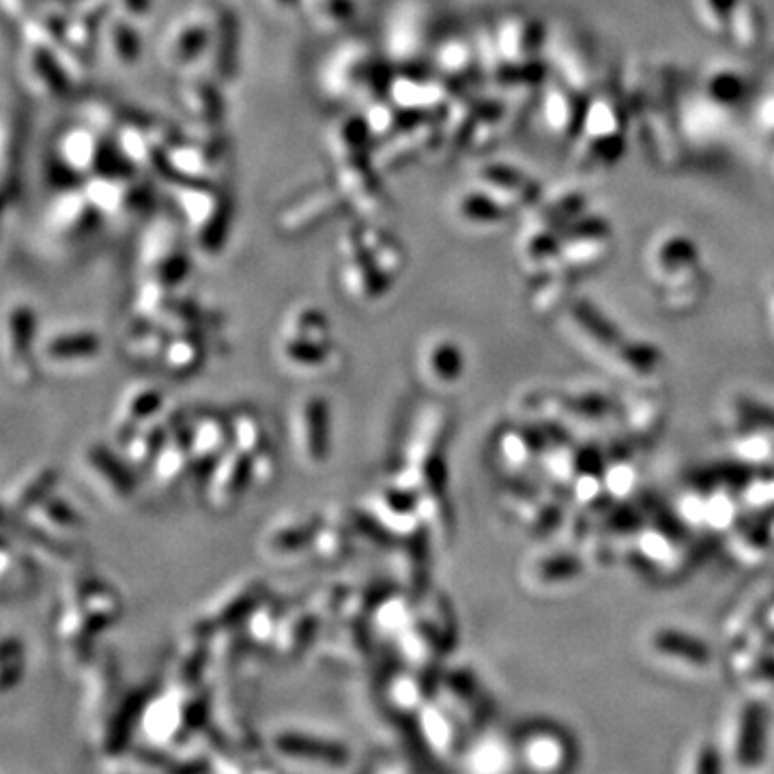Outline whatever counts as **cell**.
<instances>
[{
	"instance_id": "cell-1",
	"label": "cell",
	"mask_w": 774,
	"mask_h": 774,
	"mask_svg": "<svg viewBox=\"0 0 774 774\" xmlns=\"http://www.w3.org/2000/svg\"><path fill=\"white\" fill-rule=\"evenodd\" d=\"M274 360L282 372L301 381L338 375L344 351L329 314L314 301H301L284 314L274 338Z\"/></svg>"
},
{
	"instance_id": "cell-2",
	"label": "cell",
	"mask_w": 774,
	"mask_h": 774,
	"mask_svg": "<svg viewBox=\"0 0 774 774\" xmlns=\"http://www.w3.org/2000/svg\"><path fill=\"white\" fill-rule=\"evenodd\" d=\"M123 618V598L112 583L84 577L71 583L56 615V637L69 665L86 667L93 658V641Z\"/></svg>"
},
{
	"instance_id": "cell-3",
	"label": "cell",
	"mask_w": 774,
	"mask_h": 774,
	"mask_svg": "<svg viewBox=\"0 0 774 774\" xmlns=\"http://www.w3.org/2000/svg\"><path fill=\"white\" fill-rule=\"evenodd\" d=\"M211 699L200 684L170 682L142 706L138 734L149 747L172 753L209 727Z\"/></svg>"
},
{
	"instance_id": "cell-4",
	"label": "cell",
	"mask_w": 774,
	"mask_h": 774,
	"mask_svg": "<svg viewBox=\"0 0 774 774\" xmlns=\"http://www.w3.org/2000/svg\"><path fill=\"white\" fill-rule=\"evenodd\" d=\"M267 753L295 774H342L351 768L347 742L304 727H278L269 734Z\"/></svg>"
},
{
	"instance_id": "cell-5",
	"label": "cell",
	"mask_w": 774,
	"mask_h": 774,
	"mask_svg": "<svg viewBox=\"0 0 774 774\" xmlns=\"http://www.w3.org/2000/svg\"><path fill=\"white\" fill-rule=\"evenodd\" d=\"M289 443L295 461L306 471L327 467L334 452V409L323 394L299 396L289 409Z\"/></svg>"
},
{
	"instance_id": "cell-6",
	"label": "cell",
	"mask_w": 774,
	"mask_h": 774,
	"mask_svg": "<svg viewBox=\"0 0 774 774\" xmlns=\"http://www.w3.org/2000/svg\"><path fill=\"white\" fill-rule=\"evenodd\" d=\"M338 286L342 297L357 308H377L396 286L366 250L357 228L344 233L338 243Z\"/></svg>"
},
{
	"instance_id": "cell-7",
	"label": "cell",
	"mask_w": 774,
	"mask_h": 774,
	"mask_svg": "<svg viewBox=\"0 0 774 774\" xmlns=\"http://www.w3.org/2000/svg\"><path fill=\"white\" fill-rule=\"evenodd\" d=\"M39 336L37 310L24 299L7 304L3 319V366L16 390H31L41 377L43 370L37 357Z\"/></svg>"
},
{
	"instance_id": "cell-8",
	"label": "cell",
	"mask_w": 774,
	"mask_h": 774,
	"mask_svg": "<svg viewBox=\"0 0 774 774\" xmlns=\"http://www.w3.org/2000/svg\"><path fill=\"white\" fill-rule=\"evenodd\" d=\"M78 471L84 484L110 508H125L134 501L138 482L136 471L117 446L91 441L80 450Z\"/></svg>"
},
{
	"instance_id": "cell-9",
	"label": "cell",
	"mask_w": 774,
	"mask_h": 774,
	"mask_svg": "<svg viewBox=\"0 0 774 774\" xmlns=\"http://www.w3.org/2000/svg\"><path fill=\"white\" fill-rule=\"evenodd\" d=\"M16 525L46 549L67 551L86 532V519L78 504L61 486L28 510Z\"/></svg>"
},
{
	"instance_id": "cell-10",
	"label": "cell",
	"mask_w": 774,
	"mask_h": 774,
	"mask_svg": "<svg viewBox=\"0 0 774 774\" xmlns=\"http://www.w3.org/2000/svg\"><path fill=\"white\" fill-rule=\"evenodd\" d=\"M37 357L41 370L76 375L99 364L104 357V338L91 325H59L39 336Z\"/></svg>"
},
{
	"instance_id": "cell-11",
	"label": "cell",
	"mask_w": 774,
	"mask_h": 774,
	"mask_svg": "<svg viewBox=\"0 0 774 774\" xmlns=\"http://www.w3.org/2000/svg\"><path fill=\"white\" fill-rule=\"evenodd\" d=\"M323 521V514L286 512L267 523L256 540L258 555L267 564L280 568L299 566L312 557V542Z\"/></svg>"
},
{
	"instance_id": "cell-12",
	"label": "cell",
	"mask_w": 774,
	"mask_h": 774,
	"mask_svg": "<svg viewBox=\"0 0 774 774\" xmlns=\"http://www.w3.org/2000/svg\"><path fill=\"white\" fill-rule=\"evenodd\" d=\"M205 506L213 514H231L239 508L252 486V456L241 452L237 446H228L205 480L200 482Z\"/></svg>"
},
{
	"instance_id": "cell-13",
	"label": "cell",
	"mask_w": 774,
	"mask_h": 774,
	"mask_svg": "<svg viewBox=\"0 0 774 774\" xmlns=\"http://www.w3.org/2000/svg\"><path fill=\"white\" fill-rule=\"evenodd\" d=\"M140 263L145 280L164 284L168 289H177L190 269L183 241L168 222L155 226L147 235L140 250Z\"/></svg>"
},
{
	"instance_id": "cell-14",
	"label": "cell",
	"mask_w": 774,
	"mask_h": 774,
	"mask_svg": "<svg viewBox=\"0 0 774 774\" xmlns=\"http://www.w3.org/2000/svg\"><path fill=\"white\" fill-rule=\"evenodd\" d=\"M170 407L172 405L168 403V398L160 385L149 381L129 385L119 396L110 418L114 446H121V443L127 437H132L138 428L157 420Z\"/></svg>"
},
{
	"instance_id": "cell-15",
	"label": "cell",
	"mask_w": 774,
	"mask_h": 774,
	"mask_svg": "<svg viewBox=\"0 0 774 774\" xmlns=\"http://www.w3.org/2000/svg\"><path fill=\"white\" fill-rule=\"evenodd\" d=\"M192 476L205 480L209 469L220 461V456L231 446V422L228 411L203 409L188 415Z\"/></svg>"
},
{
	"instance_id": "cell-16",
	"label": "cell",
	"mask_w": 774,
	"mask_h": 774,
	"mask_svg": "<svg viewBox=\"0 0 774 774\" xmlns=\"http://www.w3.org/2000/svg\"><path fill=\"white\" fill-rule=\"evenodd\" d=\"M415 370L430 390H450L465 372L463 349L446 334L428 336L415 355Z\"/></svg>"
},
{
	"instance_id": "cell-17",
	"label": "cell",
	"mask_w": 774,
	"mask_h": 774,
	"mask_svg": "<svg viewBox=\"0 0 774 774\" xmlns=\"http://www.w3.org/2000/svg\"><path fill=\"white\" fill-rule=\"evenodd\" d=\"M261 583L254 579H246L233 587H228L218 598L213 600V605L200 615L194 633H207L218 635L220 630H231L237 624H243L248 620V615L254 611L258 602L263 600V590L258 587Z\"/></svg>"
},
{
	"instance_id": "cell-18",
	"label": "cell",
	"mask_w": 774,
	"mask_h": 774,
	"mask_svg": "<svg viewBox=\"0 0 774 774\" xmlns=\"http://www.w3.org/2000/svg\"><path fill=\"white\" fill-rule=\"evenodd\" d=\"M61 486V471L50 463H37L24 469L3 495V514L7 523H16L37 501Z\"/></svg>"
},
{
	"instance_id": "cell-19",
	"label": "cell",
	"mask_w": 774,
	"mask_h": 774,
	"mask_svg": "<svg viewBox=\"0 0 774 774\" xmlns=\"http://www.w3.org/2000/svg\"><path fill=\"white\" fill-rule=\"evenodd\" d=\"M147 471L151 473L153 484L162 491L177 489L179 484L192 476L188 415H181V420L172 426L164 446L155 454Z\"/></svg>"
},
{
	"instance_id": "cell-20",
	"label": "cell",
	"mask_w": 774,
	"mask_h": 774,
	"mask_svg": "<svg viewBox=\"0 0 774 774\" xmlns=\"http://www.w3.org/2000/svg\"><path fill=\"white\" fill-rule=\"evenodd\" d=\"M209 357V342L205 332L198 329H181L172 332L160 360V370L172 379H190L205 368Z\"/></svg>"
},
{
	"instance_id": "cell-21",
	"label": "cell",
	"mask_w": 774,
	"mask_h": 774,
	"mask_svg": "<svg viewBox=\"0 0 774 774\" xmlns=\"http://www.w3.org/2000/svg\"><path fill=\"white\" fill-rule=\"evenodd\" d=\"M478 188L489 192L493 198H497L501 205L512 207V205H525L532 203L538 183L523 175L521 170H514L504 164H493L478 170Z\"/></svg>"
},
{
	"instance_id": "cell-22",
	"label": "cell",
	"mask_w": 774,
	"mask_h": 774,
	"mask_svg": "<svg viewBox=\"0 0 774 774\" xmlns=\"http://www.w3.org/2000/svg\"><path fill=\"white\" fill-rule=\"evenodd\" d=\"M355 525L353 512L349 514H323V521L312 542V557L321 564H340L355 551Z\"/></svg>"
},
{
	"instance_id": "cell-23",
	"label": "cell",
	"mask_w": 774,
	"mask_h": 774,
	"mask_svg": "<svg viewBox=\"0 0 774 774\" xmlns=\"http://www.w3.org/2000/svg\"><path fill=\"white\" fill-rule=\"evenodd\" d=\"M381 693L385 708L398 716H415L430 701L422 671L413 667L392 671L390 676L385 678Z\"/></svg>"
},
{
	"instance_id": "cell-24",
	"label": "cell",
	"mask_w": 774,
	"mask_h": 774,
	"mask_svg": "<svg viewBox=\"0 0 774 774\" xmlns=\"http://www.w3.org/2000/svg\"><path fill=\"white\" fill-rule=\"evenodd\" d=\"M415 607H418V602H413V598L407 592L394 590V592L381 594L375 605H372L366 620L372 637L394 643L396 637L411 624Z\"/></svg>"
},
{
	"instance_id": "cell-25",
	"label": "cell",
	"mask_w": 774,
	"mask_h": 774,
	"mask_svg": "<svg viewBox=\"0 0 774 774\" xmlns=\"http://www.w3.org/2000/svg\"><path fill=\"white\" fill-rule=\"evenodd\" d=\"M168 336L166 329L155 321L134 317V321L123 329L121 351L132 364L160 366Z\"/></svg>"
},
{
	"instance_id": "cell-26",
	"label": "cell",
	"mask_w": 774,
	"mask_h": 774,
	"mask_svg": "<svg viewBox=\"0 0 774 774\" xmlns=\"http://www.w3.org/2000/svg\"><path fill=\"white\" fill-rule=\"evenodd\" d=\"M106 774H196L179 759L166 753L157 751L153 747L149 749H123L121 753L104 759Z\"/></svg>"
},
{
	"instance_id": "cell-27",
	"label": "cell",
	"mask_w": 774,
	"mask_h": 774,
	"mask_svg": "<svg viewBox=\"0 0 774 774\" xmlns=\"http://www.w3.org/2000/svg\"><path fill=\"white\" fill-rule=\"evenodd\" d=\"M415 719H418V736L422 738V744L430 753L441 759H446L454 753L458 740L456 723L454 714L446 706L439 704L437 699H430L428 704L415 714Z\"/></svg>"
},
{
	"instance_id": "cell-28",
	"label": "cell",
	"mask_w": 774,
	"mask_h": 774,
	"mask_svg": "<svg viewBox=\"0 0 774 774\" xmlns=\"http://www.w3.org/2000/svg\"><path fill=\"white\" fill-rule=\"evenodd\" d=\"M317 624L319 620L312 609H306V607L286 609L282 613L276 641L271 645V650H274L280 658H286V661L304 654L312 637L317 635Z\"/></svg>"
},
{
	"instance_id": "cell-29",
	"label": "cell",
	"mask_w": 774,
	"mask_h": 774,
	"mask_svg": "<svg viewBox=\"0 0 774 774\" xmlns=\"http://www.w3.org/2000/svg\"><path fill=\"white\" fill-rule=\"evenodd\" d=\"M37 559L31 549H20L18 544L13 547V540L5 534L3 542V594L22 596L28 590H33L37 583Z\"/></svg>"
},
{
	"instance_id": "cell-30",
	"label": "cell",
	"mask_w": 774,
	"mask_h": 774,
	"mask_svg": "<svg viewBox=\"0 0 774 774\" xmlns=\"http://www.w3.org/2000/svg\"><path fill=\"white\" fill-rule=\"evenodd\" d=\"M370 626L362 630V626H353L344 622V626L332 630V637H327L325 645V658L329 665L336 667H353L364 663V658L368 654V643H370Z\"/></svg>"
},
{
	"instance_id": "cell-31",
	"label": "cell",
	"mask_w": 774,
	"mask_h": 774,
	"mask_svg": "<svg viewBox=\"0 0 774 774\" xmlns=\"http://www.w3.org/2000/svg\"><path fill=\"white\" fill-rule=\"evenodd\" d=\"M228 422H231V443L248 456H254L271 443L261 413L250 405H237L228 411Z\"/></svg>"
},
{
	"instance_id": "cell-32",
	"label": "cell",
	"mask_w": 774,
	"mask_h": 774,
	"mask_svg": "<svg viewBox=\"0 0 774 774\" xmlns=\"http://www.w3.org/2000/svg\"><path fill=\"white\" fill-rule=\"evenodd\" d=\"M506 213L508 207L501 205L489 192L480 190L478 185L471 192H463L454 203L456 220H461L467 226H497L506 218Z\"/></svg>"
},
{
	"instance_id": "cell-33",
	"label": "cell",
	"mask_w": 774,
	"mask_h": 774,
	"mask_svg": "<svg viewBox=\"0 0 774 774\" xmlns=\"http://www.w3.org/2000/svg\"><path fill=\"white\" fill-rule=\"evenodd\" d=\"M203 39V20L181 18L175 26L168 28L164 37V61L168 65H185L198 52V41ZM200 56V54H198Z\"/></svg>"
},
{
	"instance_id": "cell-34",
	"label": "cell",
	"mask_w": 774,
	"mask_h": 774,
	"mask_svg": "<svg viewBox=\"0 0 774 774\" xmlns=\"http://www.w3.org/2000/svg\"><path fill=\"white\" fill-rule=\"evenodd\" d=\"M544 121L555 134H566L579 121V108L570 86H551L544 95Z\"/></svg>"
},
{
	"instance_id": "cell-35",
	"label": "cell",
	"mask_w": 774,
	"mask_h": 774,
	"mask_svg": "<svg viewBox=\"0 0 774 774\" xmlns=\"http://www.w3.org/2000/svg\"><path fill=\"white\" fill-rule=\"evenodd\" d=\"M282 613L284 611L276 605V602L263 598L248 615V620L243 622V633H246V639L258 645V648L271 650V645L276 641Z\"/></svg>"
},
{
	"instance_id": "cell-36",
	"label": "cell",
	"mask_w": 774,
	"mask_h": 774,
	"mask_svg": "<svg viewBox=\"0 0 774 774\" xmlns=\"http://www.w3.org/2000/svg\"><path fill=\"white\" fill-rule=\"evenodd\" d=\"M93 209L89 203H82L80 198H76L71 203L69 196L59 203V211H56L54 218H50V233L61 235L63 239H76L80 235H89L91 226H93Z\"/></svg>"
},
{
	"instance_id": "cell-37",
	"label": "cell",
	"mask_w": 774,
	"mask_h": 774,
	"mask_svg": "<svg viewBox=\"0 0 774 774\" xmlns=\"http://www.w3.org/2000/svg\"><path fill=\"white\" fill-rule=\"evenodd\" d=\"M392 28H403L405 35H400L390 41V48L396 50L394 54H403L411 56L418 54L415 50H420L424 43V33H426V13L422 7L411 5L403 7V11L398 13V18L394 16Z\"/></svg>"
},
{
	"instance_id": "cell-38",
	"label": "cell",
	"mask_w": 774,
	"mask_h": 774,
	"mask_svg": "<svg viewBox=\"0 0 774 774\" xmlns=\"http://www.w3.org/2000/svg\"><path fill=\"white\" fill-rule=\"evenodd\" d=\"M727 35L742 50H753L762 39V20L751 0H738L727 24Z\"/></svg>"
},
{
	"instance_id": "cell-39",
	"label": "cell",
	"mask_w": 774,
	"mask_h": 774,
	"mask_svg": "<svg viewBox=\"0 0 774 774\" xmlns=\"http://www.w3.org/2000/svg\"><path fill=\"white\" fill-rule=\"evenodd\" d=\"M310 18L321 31L334 33L355 20V0H306Z\"/></svg>"
},
{
	"instance_id": "cell-40",
	"label": "cell",
	"mask_w": 774,
	"mask_h": 774,
	"mask_svg": "<svg viewBox=\"0 0 774 774\" xmlns=\"http://www.w3.org/2000/svg\"><path fill=\"white\" fill-rule=\"evenodd\" d=\"M3 678H0V686L3 693H11L13 686L20 684L26 671V648L20 637L7 635L3 639Z\"/></svg>"
},
{
	"instance_id": "cell-41",
	"label": "cell",
	"mask_w": 774,
	"mask_h": 774,
	"mask_svg": "<svg viewBox=\"0 0 774 774\" xmlns=\"http://www.w3.org/2000/svg\"><path fill=\"white\" fill-rule=\"evenodd\" d=\"M443 95L441 86L433 84L428 80L420 78H409V80H400V89L398 95H394L398 106H409V108H422V106H433L439 102Z\"/></svg>"
},
{
	"instance_id": "cell-42",
	"label": "cell",
	"mask_w": 774,
	"mask_h": 774,
	"mask_svg": "<svg viewBox=\"0 0 774 774\" xmlns=\"http://www.w3.org/2000/svg\"><path fill=\"white\" fill-rule=\"evenodd\" d=\"M473 59H476V54L463 41H450L437 52V63L448 78L467 76L473 67Z\"/></svg>"
},
{
	"instance_id": "cell-43",
	"label": "cell",
	"mask_w": 774,
	"mask_h": 774,
	"mask_svg": "<svg viewBox=\"0 0 774 774\" xmlns=\"http://www.w3.org/2000/svg\"><path fill=\"white\" fill-rule=\"evenodd\" d=\"M738 0H697L699 18L712 33H727V24L734 13Z\"/></svg>"
},
{
	"instance_id": "cell-44",
	"label": "cell",
	"mask_w": 774,
	"mask_h": 774,
	"mask_svg": "<svg viewBox=\"0 0 774 774\" xmlns=\"http://www.w3.org/2000/svg\"><path fill=\"white\" fill-rule=\"evenodd\" d=\"M108 39H110V54L117 63L121 65L134 63L136 56H140V46H136V37L129 33V28L125 24H112L108 28Z\"/></svg>"
},
{
	"instance_id": "cell-45",
	"label": "cell",
	"mask_w": 774,
	"mask_h": 774,
	"mask_svg": "<svg viewBox=\"0 0 774 774\" xmlns=\"http://www.w3.org/2000/svg\"><path fill=\"white\" fill-rule=\"evenodd\" d=\"M65 157L74 166H89L95 160V136L91 132H74L67 136Z\"/></svg>"
},
{
	"instance_id": "cell-46",
	"label": "cell",
	"mask_w": 774,
	"mask_h": 774,
	"mask_svg": "<svg viewBox=\"0 0 774 774\" xmlns=\"http://www.w3.org/2000/svg\"><path fill=\"white\" fill-rule=\"evenodd\" d=\"M362 774H418L409 757L405 755H381L362 768Z\"/></svg>"
},
{
	"instance_id": "cell-47",
	"label": "cell",
	"mask_w": 774,
	"mask_h": 774,
	"mask_svg": "<svg viewBox=\"0 0 774 774\" xmlns=\"http://www.w3.org/2000/svg\"><path fill=\"white\" fill-rule=\"evenodd\" d=\"M205 93H207V104H198V106H192L188 110L198 114V117H205V112H207V117H213V114L218 112V108H211V99H213V86H211V82L205 84ZM192 99H196V102H205V95L203 97H196L194 93L188 91V102H192Z\"/></svg>"
},
{
	"instance_id": "cell-48",
	"label": "cell",
	"mask_w": 774,
	"mask_h": 774,
	"mask_svg": "<svg viewBox=\"0 0 774 774\" xmlns=\"http://www.w3.org/2000/svg\"><path fill=\"white\" fill-rule=\"evenodd\" d=\"M263 3L271 9H276V11H286V9H293L295 5H299V0H263Z\"/></svg>"
}]
</instances>
